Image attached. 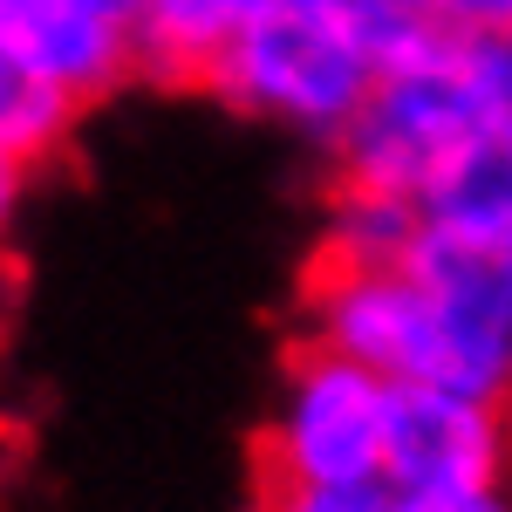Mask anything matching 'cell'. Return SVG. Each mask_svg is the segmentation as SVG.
<instances>
[{
    "label": "cell",
    "mask_w": 512,
    "mask_h": 512,
    "mask_svg": "<svg viewBox=\"0 0 512 512\" xmlns=\"http://www.w3.org/2000/svg\"><path fill=\"white\" fill-rule=\"evenodd\" d=\"M506 117H512V35L431 21L410 48H396L376 69L362 110L321 158H328L335 185L424 198Z\"/></svg>",
    "instance_id": "cell-1"
},
{
    "label": "cell",
    "mask_w": 512,
    "mask_h": 512,
    "mask_svg": "<svg viewBox=\"0 0 512 512\" xmlns=\"http://www.w3.org/2000/svg\"><path fill=\"white\" fill-rule=\"evenodd\" d=\"M376 69H383V55L362 35H349L342 21L308 14V7H294V0H274V7H260V14L205 62L198 89H205L212 103H226L233 117L287 130V137L328 151V144L349 130V117L362 110Z\"/></svg>",
    "instance_id": "cell-2"
},
{
    "label": "cell",
    "mask_w": 512,
    "mask_h": 512,
    "mask_svg": "<svg viewBox=\"0 0 512 512\" xmlns=\"http://www.w3.org/2000/svg\"><path fill=\"white\" fill-rule=\"evenodd\" d=\"M390 383L335 349L294 342L260 431V478L274 485H355L383 478Z\"/></svg>",
    "instance_id": "cell-3"
},
{
    "label": "cell",
    "mask_w": 512,
    "mask_h": 512,
    "mask_svg": "<svg viewBox=\"0 0 512 512\" xmlns=\"http://www.w3.org/2000/svg\"><path fill=\"white\" fill-rule=\"evenodd\" d=\"M403 267L424 280L437 315L444 390L512 403V233L424 219Z\"/></svg>",
    "instance_id": "cell-4"
},
{
    "label": "cell",
    "mask_w": 512,
    "mask_h": 512,
    "mask_svg": "<svg viewBox=\"0 0 512 512\" xmlns=\"http://www.w3.org/2000/svg\"><path fill=\"white\" fill-rule=\"evenodd\" d=\"M383 478L410 506L478 499L512 485V410L444 383H390Z\"/></svg>",
    "instance_id": "cell-5"
},
{
    "label": "cell",
    "mask_w": 512,
    "mask_h": 512,
    "mask_svg": "<svg viewBox=\"0 0 512 512\" xmlns=\"http://www.w3.org/2000/svg\"><path fill=\"white\" fill-rule=\"evenodd\" d=\"M0 41L48 89H62L82 117L144 76L137 35L89 0H0Z\"/></svg>",
    "instance_id": "cell-6"
},
{
    "label": "cell",
    "mask_w": 512,
    "mask_h": 512,
    "mask_svg": "<svg viewBox=\"0 0 512 512\" xmlns=\"http://www.w3.org/2000/svg\"><path fill=\"white\" fill-rule=\"evenodd\" d=\"M274 0H144L137 14V62L151 82H192L205 76V62Z\"/></svg>",
    "instance_id": "cell-7"
},
{
    "label": "cell",
    "mask_w": 512,
    "mask_h": 512,
    "mask_svg": "<svg viewBox=\"0 0 512 512\" xmlns=\"http://www.w3.org/2000/svg\"><path fill=\"white\" fill-rule=\"evenodd\" d=\"M424 226L417 198L369 192V185H335L328 178V205H321V267H396L410 253V239Z\"/></svg>",
    "instance_id": "cell-8"
},
{
    "label": "cell",
    "mask_w": 512,
    "mask_h": 512,
    "mask_svg": "<svg viewBox=\"0 0 512 512\" xmlns=\"http://www.w3.org/2000/svg\"><path fill=\"white\" fill-rule=\"evenodd\" d=\"M82 110L62 96V89H48V82L0 41V158H14L21 171H48V164L69 151V137H76Z\"/></svg>",
    "instance_id": "cell-9"
},
{
    "label": "cell",
    "mask_w": 512,
    "mask_h": 512,
    "mask_svg": "<svg viewBox=\"0 0 512 512\" xmlns=\"http://www.w3.org/2000/svg\"><path fill=\"white\" fill-rule=\"evenodd\" d=\"M253 512H410V499L390 478H355V485H274V478H260Z\"/></svg>",
    "instance_id": "cell-10"
},
{
    "label": "cell",
    "mask_w": 512,
    "mask_h": 512,
    "mask_svg": "<svg viewBox=\"0 0 512 512\" xmlns=\"http://www.w3.org/2000/svg\"><path fill=\"white\" fill-rule=\"evenodd\" d=\"M294 7H308V14H328V21H342L349 35H362L383 62H390L396 48H410V41L424 35L431 21H417V14H403L396 0H294Z\"/></svg>",
    "instance_id": "cell-11"
},
{
    "label": "cell",
    "mask_w": 512,
    "mask_h": 512,
    "mask_svg": "<svg viewBox=\"0 0 512 512\" xmlns=\"http://www.w3.org/2000/svg\"><path fill=\"white\" fill-rule=\"evenodd\" d=\"M444 28H485V35H512V0H437Z\"/></svg>",
    "instance_id": "cell-12"
},
{
    "label": "cell",
    "mask_w": 512,
    "mask_h": 512,
    "mask_svg": "<svg viewBox=\"0 0 512 512\" xmlns=\"http://www.w3.org/2000/svg\"><path fill=\"white\" fill-rule=\"evenodd\" d=\"M28 192H35V171H21L14 158H0V253H7V239H14L21 212H28Z\"/></svg>",
    "instance_id": "cell-13"
},
{
    "label": "cell",
    "mask_w": 512,
    "mask_h": 512,
    "mask_svg": "<svg viewBox=\"0 0 512 512\" xmlns=\"http://www.w3.org/2000/svg\"><path fill=\"white\" fill-rule=\"evenodd\" d=\"M89 7H103L110 21H123V28L137 35V14H144V0H89Z\"/></svg>",
    "instance_id": "cell-14"
},
{
    "label": "cell",
    "mask_w": 512,
    "mask_h": 512,
    "mask_svg": "<svg viewBox=\"0 0 512 512\" xmlns=\"http://www.w3.org/2000/svg\"><path fill=\"white\" fill-rule=\"evenodd\" d=\"M0 315H7V274H0Z\"/></svg>",
    "instance_id": "cell-15"
},
{
    "label": "cell",
    "mask_w": 512,
    "mask_h": 512,
    "mask_svg": "<svg viewBox=\"0 0 512 512\" xmlns=\"http://www.w3.org/2000/svg\"><path fill=\"white\" fill-rule=\"evenodd\" d=\"M506 410H512V403H506Z\"/></svg>",
    "instance_id": "cell-16"
}]
</instances>
